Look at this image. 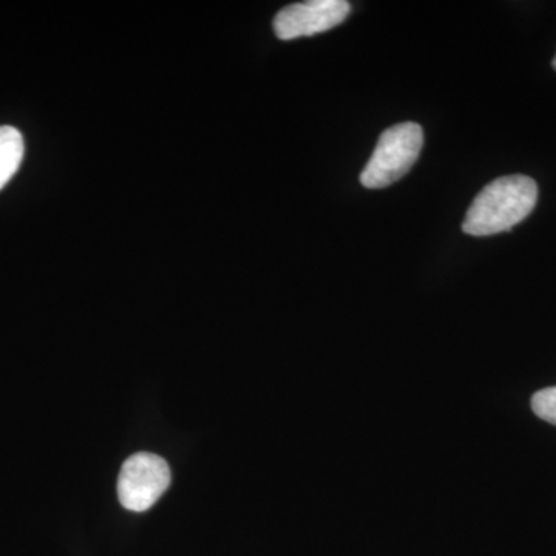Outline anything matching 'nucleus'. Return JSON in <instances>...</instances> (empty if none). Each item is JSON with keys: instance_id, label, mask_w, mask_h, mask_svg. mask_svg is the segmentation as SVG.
I'll list each match as a JSON object with an SVG mask.
<instances>
[{"instance_id": "1", "label": "nucleus", "mask_w": 556, "mask_h": 556, "mask_svg": "<svg viewBox=\"0 0 556 556\" xmlns=\"http://www.w3.org/2000/svg\"><path fill=\"white\" fill-rule=\"evenodd\" d=\"M536 201L535 179L526 175L497 178L486 185L470 204L463 230L473 237L506 232L532 214Z\"/></svg>"}, {"instance_id": "2", "label": "nucleus", "mask_w": 556, "mask_h": 556, "mask_svg": "<svg viewBox=\"0 0 556 556\" xmlns=\"http://www.w3.org/2000/svg\"><path fill=\"white\" fill-rule=\"evenodd\" d=\"M424 146L422 127L417 123H401L383 130L361 182L367 189H386L408 174L419 159Z\"/></svg>"}, {"instance_id": "3", "label": "nucleus", "mask_w": 556, "mask_h": 556, "mask_svg": "<svg viewBox=\"0 0 556 556\" xmlns=\"http://www.w3.org/2000/svg\"><path fill=\"white\" fill-rule=\"evenodd\" d=\"M170 481L169 464L163 457L137 453L123 464L119 471L121 506L130 511H146L169 489Z\"/></svg>"}, {"instance_id": "4", "label": "nucleus", "mask_w": 556, "mask_h": 556, "mask_svg": "<svg viewBox=\"0 0 556 556\" xmlns=\"http://www.w3.org/2000/svg\"><path fill=\"white\" fill-rule=\"evenodd\" d=\"M351 3L345 0H308L278 11L274 31L281 40L305 38L338 27L345 22Z\"/></svg>"}, {"instance_id": "5", "label": "nucleus", "mask_w": 556, "mask_h": 556, "mask_svg": "<svg viewBox=\"0 0 556 556\" xmlns=\"http://www.w3.org/2000/svg\"><path fill=\"white\" fill-rule=\"evenodd\" d=\"M24 152V138L21 131L10 126L0 127V190L5 188L20 170Z\"/></svg>"}, {"instance_id": "6", "label": "nucleus", "mask_w": 556, "mask_h": 556, "mask_svg": "<svg viewBox=\"0 0 556 556\" xmlns=\"http://www.w3.org/2000/svg\"><path fill=\"white\" fill-rule=\"evenodd\" d=\"M532 409L540 419L556 426V387L538 391L532 397Z\"/></svg>"}, {"instance_id": "7", "label": "nucleus", "mask_w": 556, "mask_h": 556, "mask_svg": "<svg viewBox=\"0 0 556 556\" xmlns=\"http://www.w3.org/2000/svg\"><path fill=\"white\" fill-rule=\"evenodd\" d=\"M552 65H554V68L556 70V56H555L554 62H552Z\"/></svg>"}]
</instances>
